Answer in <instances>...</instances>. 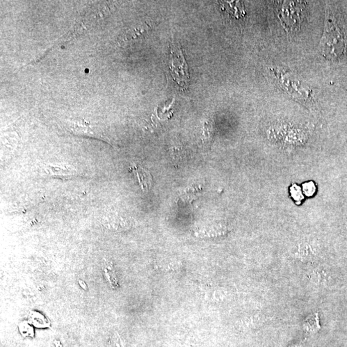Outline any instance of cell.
<instances>
[{
  "mask_svg": "<svg viewBox=\"0 0 347 347\" xmlns=\"http://www.w3.org/2000/svg\"><path fill=\"white\" fill-rule=\"evenodd\" d=\"M320 44L321 54L329 60H338L344 55L345 42L343 34L328 13Z\"/></svg>",
  "mask_w": 347,
  "mask_h": 347,
  "instance_id": "6da1fadb",
  "label": "cell"
},
{
  "mask_svg": "<svg viewBox=\"0 0 347 347\" xmlns=\"http://www.w3.org/2000/svg\"><path fill=\"white\" fill-rule=\"evenodd\" d=\"M169 68L175 81L183 88H187L190 79L188 64L182 49L177 46L171 47Z\"/></svg>",
  "mask_w": 347,
  "mask_h": 347,
  "instance_id": "7a4b0ae2",
  "label": "cell"
},
{
  "mask_svg": "<svg viewBox=\"0 0 347 347\" xmlns=\"http://www.w3.org/2000/svg\"><path fill=\"white\" fill-rule=\"evenodd\" d=\"M132 170L136 176L139 184L144 193H147L152 186V178L150 173L140 166H132Z\"/></svg>",
  "mask_w": 347,
  "mask_h": 347,
  "instance_id": "3957f363",
  "label": "cell"
},
{
  "mask_svg": "<svg viewBox=\"0 0 347 347\" xmlns=\"http://www.w3.org/2000/svg\"><path fill=\"white\" fill-rule=\"evenodd\" d=\"M303 328L309 334H316L320 329L318 312L308 315L303 321Z\"/></svg>",
  "mask_w": 347,
  "mask_h": 347,
  "instance_id": "277c9868",
  "label": "cell"
},
{
  "mask_svg": "<svg viewBox=\"0 0 347 347\" xmlns=\"http://www.w3.org/2000/svg\"><path fill=\"white\" fill-rule=\"evenodd\" d=\"M296 257L302 261H312L317 257V252L309 243H303L299 246Z\"/></svg>",
  "mask_w": 347,
  "mask_h": 347,
  "instance_id": "5b68a950",
  "label": "cell"
},
{
  "mask_svg": "<svg viewBox=\"0 0 347 347\" xmlns=\"http://www.w3.org/2000/svg\"><path fill=\"white\" fill-rule=\"evenodd\" d=\"M201 195L200 186H193L188 187L183 191L180 196V200L184 204H191L194 201L197 200Z\"/></svg>",
  "mask_w": 347,
  "mask_h": 347,
  "instance_id": "8992f818",
  "label": "cell"
},
{
  "mask_svg": "<svg viewBox=\"0 0 347 347\" xmlns=\"http://www.w3.org/2000/svg\"><path fill=\"white\" fill-rule=\"evenodd\" d=\"M328 276L326 275V271L317 266L316 268L312 269L310 273V278L312 281L318 285H325L328 284Z\"/></svg>",
  "mask_w": 347,
  "mask_h": 347,
  "instance_id": "52a82bcc",
  "label": "cell"
},
{
  "mask_svg": "<svg viewBox=\"0 0 347 347\" xmlns=\"http://www.w3.org/2000/svg\"><path fill=\"white\" fill-rule=\"evenodd\" d=\"M303 191H304L306 195L311 196L313 195L315 191L314 185L312 183L305 184Z\"/></svg>",
  "mask_w": 347,
  "mask_h": 347,
  "instance_id": "ba28073f",
  "label": "cell"
},
{
  "mask_svg": "<svg viewBox=\"0 0 347 347\" xmlns=\"http://www.w3.org/2000/svg\"><path fill=\"white\" fill-rule=\"evenodd\" d=\"M111 347H123L122 340L120 339V337L117 338L116 335H115L111 339Z\"/></svg>",
  "mask_w": 347,
  "mask_h": 347,
  "instance_id": "9c48e42d",
  "label": "cell"
},
{
  "mask_svg": "<svg viewBox=\"0 0 347 347\" xmlns=\"http://www.w3.org/2000/svg\"><path fill=\"white\" fill-rule=\"evenodd\" d=\"M288 347H303V346L302 344L297 343L290 344V345Z\"/></svg>",
  "mask_w": 347,
  "mask_h": 347,
  "instance_id": "30bf717a",
  "label": "cell"
}]
</instances>
